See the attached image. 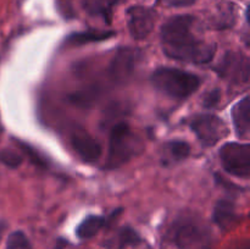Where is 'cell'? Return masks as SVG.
Masks as SVG:
<instances>
[{
  "label": "cell",
  "mask_w": 250,
  "mask_h": 249,
  "mask_svg": "<svg viewBox=\"0 0 250 249\" xmlns=\"http://www.w3.org/2000/svg\"><path fill=\"white\" fill-rule=\"evenodd\" d=\"M214 222L221 228L227 229L233 225L237 219L234 204L231 200L221 199L214 208Z\"/></svg>",
  "instance_id": "obj_12"
},
{
  "label": "cell",
  "mask_w": 250,
  "mask_h": 249,
  "mask_svg": "<svg viewBox=\"0 0 250 249\" xmlns=\"http://www.w3.org/2000/svg\"><path fill=\"white\" fill-rule=\"evenodd\" d=\"M220 159L227 172L239 178H249L250 144L226 143L220 149Z\"/></svg>",
  "instance_id": "obj_4"
},
{
  "label": "cell",
  "mask_w": 250,
  "mask_h": 249,
  "mask_svg": "<svg viewBox=\"0 0 250 249\" xmlns=\"http://www.w3.org/2000/svg\"><path fill=\"white\" fill-rule=\"evenodd\" d=\"M161 43L168 58L197 65L210 62L216 51L215 44L194 33V17L189 15L167 20L161 28Z\"/></svg>",
  "instance_id": "obj_1"
},
{
  "label": "cell",
  "mask_w": 250,
  "mask_h": 249,
  "mask_svg": "<svg viewBox=\"0 0 250 249\" xmlns=\"http://www.w3.org/2000/svg\"><path fill=\"white\" fill-rule=\"evenodd\" d=\"M151 83L158 90L173 99H186L198 90L200 78L194 73L172 67H160L151 75Z\"/></svg>",
  "instance_id": "obj_2"
},
{
  "label": "cell",
  "mask_w": 250,
  "mask_h": 249,
  "mask_svg": "<svg viewBox=\"0 0 250 249\" xmlns=\"http://www.w3.org/2000/svg\"><path fill=\"white\" fill-rule=\"evenodd\" d=\"M197 0H170V5L172 6H189V5L194 4Z\"/></svg>",
  "instance_id": "obj_21"
},
{
  "label": "cell",
  "mask_w": 250,
  "mask_h": 249,
  "mask_svg": "<svg viewBox=\"0 0 250 249\" xmlns=\"http://www.w3.org/2000/svg\"><path fill=\"white\" fill-rule=\"evenodd\" d=\"M141 241L139 237L137 236V233L134 231H132L131 228H122L120 231L119 236H117V242H116V248L122 249L127 246H132V244H136Z\"/></svg>",
  "instance_id": "obj_19"
},
{
  "label": "cell",
  "mask_w": 250,
  "mask_h": 249,
  "mask_svg": "<svg viewBox=\"0 0 250 249\" xmlns=\"http://www.w3.org/2000/svg\"><path fill=\"white\" fill-rule=\"evenodd\" d=\"M232 120L237 136L242 139H248L250 133V99L244 97L232 109Z\"/></svg>",
  "instance_id": "obj_11"
},
{
  "label": "cell",
  "mask_w": 250,
  "mask_h": 249,
  "mask_svg": "<svg viewBox=\"0 0 250 249\" xmlns=\"http://www.w3.org/2000/svg\"><path fill=\"white\" fill-rule=\"evenodd\" d=\"M156 14L146 6H132L127 10V26L134 39H146L154 29Z\"/></svg>",
  "instance_id": "obj_6"
},
{
  "label": "cell",
  "mask_w": 250,
  "mask_h": 249,
  "mask_svg": "<svg viewBox=\"0 0 250 249\" xmlns=\"http://www.w3.org/2000/svg\"><path fill=\"white\" fill-rule=\"evenodd\" d=\"M173 242L181 249H190L199 246L207 238V232L202 225L194 221H182L175 227Z\"/></svg>",
  "instance_id": "obj_8"
},
{
  "label": "cell",
  "mask_w": 250,
  "mask_h": 249,
  "mask_svg": "<svg viewBox=\"0 0 250 249\" xmlns=\"http://www.w3.org/2000/svg\"><path fill=\"white\" fill-rule=\"evenodd\" d=\"M71 143L77 155L85 163H95L102 156L100 144L84 129H75L71 134Z\"/></svg>",
  "instance_id": "obj_10"
},
{
  "label": "cell",
  "mask_w": 250,
  "mask_h": 249,
  "mask_svg": "<svg viewBox=\"0 0 250 249\" xmlns=\"http://www.w3.org/2000/svg\"><path fill=\"white\" fill-rule=\"evenodd\" d=\"M139 141L136 134L126 122L115 124L110 133L109 156L107 165L110 167H119L122 164L131 160L133 154L137 153Z\"/></svg>",
  "instance_id": "obj_3"
},
{
  "label": "cell",
  "mask_w": 250,
  "mask_h": 249,
  "mask_svg": "<svg viewBox=\"0 0 250 249\" xmlns=\"http://www.w3.org/2000/svg\"><path fill=\"white\" fill-rule=\"evenodd\" d=\"M136 65V54L132 49H120L112 58L109 76L116 84H124L132 77Z\"/></svg>",
  "instance_id": "obj_9"
},
{
  "label": "cell",
  "mask_w": 250,
  "mask_h": 249,
  "mask_svg": "<svg viewBox=\"0 0 250 249\" xmlns=\"http://www.w3.org/2000/svg\"><path fill=\"white\" fill-rule=\"evenodd\" d=\"M6 249H32V246L23 232L15 231L7 237Z\"/></svg>",
  "instance_id": "obj_17"
},
{
  "label": "cell",
  "mask_w": 250,
  "mask_h": 249,
  "mask_svg": "<svg viewBox=\"0 0 250 249\" xmlns=\"http://www.w3.org/2000/svg\"><path fill=\"white\" fill-rule=\"evenodd\" d=\"M190 128L204 145H215L227 133L225 122L214 115H199L190 122Z\"/></svg>",
  "instance_id": "obj_5"
},
{
  "label": "cell",
  "mask_w": 250,
  "mask_h": 249,
  "mask_svg": "<svg viewBox=\"0 0 250 249\" xmlns=\"http://www.w3.org/2000/svg\"><path fill=\"white\" fill-rule=\"evenodd\" d=\"M22 161H23V158L16 150H12V149H2V150H0V163L2 165L7 166V167H20Z\"/></svg>",
  "instance_id": "obj_18"
},
{
  "label": "cell",
  "mask_w": 250,
  "mask_h": 249,
  "mask_svg": "<svg viewBox=\"0 0 250 249\" xmlns=\"http://www.w3.org/2000/svg\"><path fill=\"white\" fill-rule=\"evenodd\" d=\"M167 151L173 160L181 161L189 156L190 146L187 142L172 141L167 144Z\"/></svg>",
  "instance_id": "obj_16"
},
{
  "label": "cell",
  "mask_w": 250,
  "mask_h": 249,
  "mask_svg": "<svg viewBox=\"0 0 250 249\" xmlns=\"http://www.w3.org/2000/svg\"><path fill=\"white\" fill-rule=\"evenodd\" d=\"M5 231V225L4 222L0 221V241H1V237H2V233H4Z\"/></svg>",
  "instance_id": "obj_22"
},
{
  "label": "cell",
  "mask_w": 250,
  "mask_h": 249,
  "mask_svg": "<svg viewBox=\"0 0 250 249\" xmlns=\"http://www.w3.org/2000/svg\"><path fill=\"white\" fill-rule=\"evenodd\" d=\"M249 59L239 53H229L220 62L219 73L232 83H247L249 81Z\"/></svg>",
  "instance_id": "obj_7"
},
{
  "label": "cell",
  "mask_w": 250,
  "mask_h": 249,
  "mask_svg": "<svg viewBox=\"0 0 250 249\" xmlns=\"http://www.w3.org/2000/svg\"><path fill=\"white\" fill-rule=\"evenodd\" d=\"M111 31H87L81 33L71 34L67 39V44L71 45H83V44L94 43V42H102L109 39L114 36Z\"/></svg>",
  "instance_id": "obj_15"
},
{
  "label": "cell",
  "mask_w": 250,
  "mask_h": 249,
  "mask_svg": "<svg viewBox=\"0 0 250 249\" xmlns=\"http://www.w3.org/2000/svg\"><path fill=\"white\" fill-rule=\"evenodd\" d=\"M219 99H220L219 90H212L211 93H209V94L205 97L204 105L207 107H212V106H215L217 103H219Z\"/></svg>",
  "instance_id": "obj_20"
},
{
  "label": "cell",
  "mask_w": 250,
  "mask_h": 249,
  "mask_svg": "<svg viewBox=\"0 0 250 249\" xmlns=\"http://www.w3.org/2000/svg\"><path fill=\"white\" fill-rule=\"evenodd\" d=\"M105 225V219L103 216H98V215H90V216L85 217L80 225H78L77 229H76V234L78 238L81 239H89L94 237L103 226Z\"/></svg>",
  "instance_id": "obj_14"
},
{
  "label": "cell",
  "mask_w": 250,
  "mask_h": 249,
  "mask_svg": "<svg viewBox=\"0 0 250 249\" xmlns=\"http://www.w3.org/2000/svg\"><path fill=\"white\" fill-rule=\"evenodd\" d=\"M119 0H82L83 9L92 16L102 17L109 23L111 21L112 11Z\"/></svg>",
  "instance_id": "obj_13"
}]
</instances>
